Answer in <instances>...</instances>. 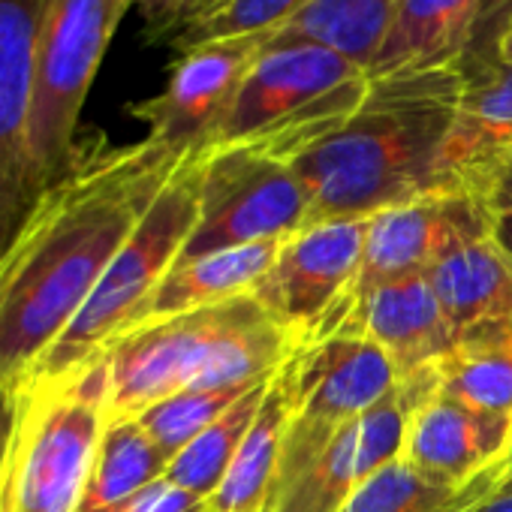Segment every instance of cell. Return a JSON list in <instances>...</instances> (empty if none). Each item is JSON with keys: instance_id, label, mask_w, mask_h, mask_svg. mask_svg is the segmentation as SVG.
Instances as JSON below:
<instances>
[{"instance_id": "1", "label": "cell", "mask_w": 512, "mask_h": 512, "mask_svg": "<svg viewBox=\"0 0 512 512\" xmlns=\"http://www.w3.org/2000/svg\"><path fill=\"white\" fill-rule=\"evenodd\" d=\"M187 154L79 142L0 256V386H25Z\"/></svg>"}, {"instance_id": "2", "label": "cell", "mask_w": 512, "mask_h": 512, "mask_svg": "<svg viewBox=\"0 0 512 512\" xmlns=\"http://www.w3.org/2000/svg\"><path fill=\"white\" fill-rule=\"evenodd\" d=\"M461 94L455 67L371 79L362 106L326 139L290 160L308 193V223L368 220L431 193Z\"/></svg>"}, {"instance_id": "3", "label": "cell", "mask_w": 512, "mask_h": 512, "mask_svg": "<svg viewBox=\"0 0 512 512\" xmlns=\"http://www.w3.org/2000/svg\"><path fill=\"white\" fill-rule=\"evenodd\" d=\"M293 353V335L253 296L145 320L103 356L106 416H139L178 392L263 383Z\"/></svg>"}, {"instance_id": "4", "label": "cell", "mask_w": 512, "mask_h": 512, "mask_svg": "<svg viewBox=\"0 0 512 512\" xmlns=\"http://www.w3.org/2000/svg\"><path fill=\"white\" fill-rule=\"evenodd\" d=\"M371 73L347 55L293 37H272L253 61L214 148L247 145L296 160L335 133L368 97Z\"/></svg>"}, {"instance_id": "5", "label": "cell", "mask_w": 512, "mask_h": 512, "mask_svg": "<svg viewBox=\"0 0 512 512\" xmlns=\"http://www.w3.org/2000/svg\"><path fill=\"white\" fill-rule=\"evenodd\" d=\"M199 169L202 154H187L169 175L133 235L115 253L112 266L100 278L97 290L58 338V344L40 359L28 383L61 380L100 362L109 347L127 335L160 281L172 272L199 217ZM25 383V386H28Z\"/></svg>"}, {"instance_id": "6", "label": "cell", "mask_w": 512, "mask_h": 512, "mask_svg": "<svg viewBox=\"0 0 512 512\" xmlns=\"http://www.w3.org/2000/svg\"><path fill=\"white\" fill-rule=\"evenodd\" d=\"M106 359L61 380L22 386L0 512H76L106 425Z\"/></svg>"}, {"instance_id": "7", "label": "cell", "mask_w": 512, "mask_h": 512, "mask_svg": "<svg viewBox=\"0 0 512 512\" xmlns=\"http://www.w3.org/2000/svg\"><path fill=\"white\" fill-rule=\"evenodd\" d=\"M133 0H46L37 43L28 169L37 196L73 163L79 115Z\"/></svg>"}, {"instance_id": "8", "label": "cell", "mask_w": 512, "mask_h": 512, "mask_svg": "<svg viewBox=\"0 0 512 512\" xmlns=\"http://www.w3.org/2000/svg\"><path fill=\"white\" fill-rule=\"evenodd\" d=\"M302 226H308V193L287 160L247 145L211 148L199 169V217L178 263L281 241Z\"/></svg>"}, {"instance_id": "9", "label": "cell", "mask_w": 512, "mask_h": 512, "mask_svg": "<svg viewBox=\"0 0 512 512\" xmlns=\"http://www.w3.org/2000/svg\"><path fill=\"white\" fill-rule=\"evenodd\" d=\"M287 371L293 413L284 431L269 500L290 485L347 422L380 404L398 383V371L389 356L359 335H332L326 341L296 347L287 359Z\"/></svg>"}, {"instance_id": "10", "label": "cell", "mask_w": 512, "mask_h": 512, "mask_svg": "<svg viewBox=\"0 0 512 512\" xmlns=\"http://www.w3.org/2000/svg\"><path fill=\"white\" fill-rule=\"evenodd\" d=\"M368 220H320L290 235L250 296L308 347L338 332L359 275Z\"/></svg>"}, {"instance_id": "11", "label": "cell", "mask_w": 512, "mask_h": 512, "mask_svg": "<svg viewBox=\"0 0 512 512\" xmlns=\"http://www.w3.org/2000/svg\"><path fill=\"white\" fill-rule=\"evenodd\" d=\"M269 40L272 34L226 37L178 52L166 88L130 106V115L148 127L145 139L172 154L211 151L232 115L253 61Z\"/></svg>"}, {"instance_id": "12", "label": "cell", "mask_w": 512, "mask_h": 512, "mask_svg": "<svg viewBox=\"0 0 512 512\" xmlns=\"http://www.w3.org/2000/svg\"><path fill=\"white\" fill-rule=\"evenodd\" d=\"M434 389H440L437 365L398 377L395 389L368 413L347 422L263 512H341L371 473L401 455L407 419Z\"/></svg>"}, {"instance_id": "13", "label": "cell", "mask_w": 512, "mask_h": 512, "mask_svg": "<svg viewBox=\"0 0 512 512\" xmlns=\"http://www.w3.org/2000/svg\"><path fill=\"white\" fill-rule=\"evenodd\" d=\"M488 232L491 208L476 193H431L377 211L374 217H368L362 263L344 317L350 314L353 302L374 287L428 275L434 263H440L452 247Z\"/></svg>"}, {"instance_id": "14", "label": "cell", "mask_w": 512, "mask_h": 512, "mask_svg": "<svg viewBox=\"0 0 512 512\" xmlns=\"http://www.w3.org/2000/svg\"><path fill=\"white\" fill-rule=\"evenodd\" d=\"M458 112L443 145L440 181L449 193L485 190L512 157V64L500 58L461 61Z\"/></svg>"}, {"instance_id": "15", "label": "cell", "mask_w": 512, "mask_h": 512, "mask_svg": "<svg viewBox=\"0 0 512 512\" xmlns=\"http://www.w3.org/2000/svg\"><path fill=\"white\" fill-rule=\"evenodd\" d=\"M512 416L476 410L443 389H434L407 419L401 458L428 476L467 482L506 461Z\"/></svg>"}, {"instance_id": "16", "label": "cell", "mask_w": 512, "mask_h": 512, "mask_svg": "<svg viewBox=\"0 0 512 512\" xmlns=\"http://www.w3.org/2000/svg\"><path fill=\"white\" fill-rule=\"evenodd\" d=\"M335 335H359L377 344L398 377L437 365L455 344V329L428 275L374 287L353 302Z\"/></svg>"}, {"instance_id": "17", "label": "cell", "mask_w": 512, "mask_h": 512, "mask_svg": "<svg viewBox=\"0 0 512 512\" xmlns=\"http://www.w3.org/2000/svg\"><path fill=\"white\" fill-rule=\"evenodd\" d=\"M46 0H0V190L25 208L40 199L28 169L37 43Z\"/></svg>"}, {"instance_id": "18", "label": "cell", "mask_w": 512, "mask_h": 512, "mask_svg": "<svg viewBox=\"0 0 512 512\" xmlns=\"http://www.w3.org/2000/svg\"><path fill=\"white\" fill-rule=\"evenodd\" d=\"M284 241L287 238L232 247V250L199 256V260L175 263L172 272L160 281V287L148 299V305L142 308L136 326L145 320L175 317V314H187V311H199V308L250 296L256 281H260L275 263Z\"/></svg>"}, {"instance_id": "19", "label": "cell", "mask_w": 512, "mask_h": 512, "mask_svg": "<svg viewBox=\"0 0 512 512\" xmlns=\"http://www.w3.org/2000/svg\"><path fill=\"white\" fill-rule=\"evenodd\" d=\"M476 10L479 0H404L371 61V79L455 67L467 49Z\"/></svg>"}, {"instance_id": "20", "label": "cell", "mask_w": 512, "mask_h": 512, "mask_svg": "<svg viewBox=\"0 0 512 512\" xmlns=\"http://www.w3.org/2000/svg\"><path fill=\"white\" fill-rule=\"evenodd\" d=\"M428 281L455 329L512 320V256L503 253L491 232L452 247L428 272Z\"/></svg>"}, {"instance_id": "21", "label": "cell", "mask_w": 512, "mask_h": 512, "mask_svg": "<svg viewBox=\"0 0 512 512\" xmlns=\"http://www.w3.org/2000/svg\"><path fill=\"white\" fill-rule=\"evenodd\" d=\"M293 395H290V371L287 362L269 383L263 407L256 413L235 461L229 464L220 488L208 497L211 512H263L278 476V458L284 431L290 425Z\"/></svg>"}, {"instance_id": "22", "label": "cell", "mask_w": 512, "mask_h": 512, "mask_svg": "<svg viewBox=\"0 0 512 512\" xmlns=\"http://www.w3.org/2000/svg\"><path fill=\"white\" fill-rule=\"evenodd\" d=\"M509 473V461H500L467 482H446L422 473L407 458L386 461L371 473L341 506V512H467L485 500Z\"/></svg>"}, {"instance_id": "23", "label": "cell", "mask_w": 512, "mask_h": 512, "mask_svg": "<svg viewBox=\"0 0 512 512\" xmlns=\"http://www.w3.org/2000/svg\"><path fill=\"white\" fill-rule=\"evenodd\" d=\"M440 389L476 410L512 416V320H485L458 332L437 362Z\"/></svg>"}, {"instance_id": "24", "label": "cell", "mask_w": 512, "mask_h": 512, "mask_svg": "<svg viewBox=\"0 0 512 512\" xmlns=\"http://www.w3.org/2000/svg\"><path fill=\"white\" fill-rule=\"evenodd\" d=\"M166 467L169 458L136 416H106L76 512H112L145 485L163 479Z\"/></svg>"}, {"instance_id": "25", "label": "cell", "mask_w": 512, "mask_h": 512, "mask_svg": "<svg viewBox=\"0 0 512 512\" xmlns=\"http://www.w3.org/2000/svg\"><path fill=\"white\" fill-rule=\"evenodd\" d=\"M404 0H311L275 37L329 46L371 73Z\"/></svg>"}, {"instance_id": "26", "label": "cell", "mask_w": 512, "mask_h": 512, "mask_svg": "<svg viewBox=\"0 0 512 512\" xmlns=\"http://www.w3.org/2000/svg\"><path fill=\"white\" fill-rule=\"evenodd\" d=\"M269 383L272 380L253 386L250 392H244L220 419H214L196 440H190L169 461L163 479H169L172 485H178V488L208 500L220 488L229 464L235 461V455H238V449H241V443H244L256 413H260V407H263Z\"/></svg>"}, {"instance_id": "27", "label": "cell", "mask_w": 512, "mask_h": 512, "mask_svg": "<svg viewBox=\"0 0 512 512\" xmlns=\"http://www.w3.org/2000/svg\"><path fill=\"white\" fill-rule=\"evenodd\" d=\"M253 386H260V383H253ZM253 386H226V389H208V392H178L172 398H163V401L151 404L136 419L142 422L148 437L157 443V449L172 461L190 440H196L214 419H220Z\"/></svg>"}, {"instance_id": "28", "label": "cell", "mask_w": 512, "mask_h": 512, "mask_svg": "<svg viewBox=\"0 0 512 512\" xmlns=\"http://www.w3.org/2000/svg\"><path fill=\"white\" fill-rule=\"evenodd\" d=\"M311 0H214L202 10L175 40L178 52L226 40V37H253V34H278L293 16H299Z\"/></svg>"}, {"instance_id": "29", "label": "cell", "mask_w": 512, "mask_h": 512, "mask_svg": "<svg viewBox=\"0 0 512 512\" xmlns=\"http://www.w3.org/2000/svg\"><path fill=\"white\" fill-rule=\"evenodd\" d=\"M148 43H172L202 10L205 0H133Z\"/></svg>"}, {"instance_id": "30", "label": "cell", "mask_w": 512, "mask_h": 512, "mask_svg": "<svg viewBox=\"0 0 512 512\" xmlns=\"http://www.w3.org/2000/svg\"><path fill=\"white\" fill-rule=\"evenodd\" d=\"M512 25V0H479V10L470 28L467 49L461 61H488L497 58V46ZM458 61V64H461Z\"/></svg>"}, {"instance_id": "31", "label": "cell", "mask_w": 512, "mask_h": 512, "mask_svg": "<svg viewBox=\"0 0 512 512\" xmlns=\"http://www.w3.org/2000/svg\"><path fill=\"white\" fill-rule=\"evenodd\" d=\"M112 512H211V506L208 500L172 485L169 479H157L121 506H115Z\"/></svg>"}, {"instance_id": "32", "label": "cell", "mask_w": 512, "mask_h": 512, "mask_svg": "<svg viewBox=\"0 0 512 512\" xmlns=\"http://www.w3.org/2000/svg\"><path fill=\"white\" fill-rule=\"evenodd\" d=\"M19 404H22V386H0V470H4L7 452H10V440L16 431V419H19Z\"/></svg>"}, {"instance_id": "33", "label": "cell", "mask_w": 512, "mask_h": 512, "mask_svg": "<svg viewBox=\"0 0 512 512\" xmlns=\"http://www.w3.org/2000/svg\"><path fill=\"white\" fill-rule=\"evenodd\" d=\"M28 214H31V208L16 202L7 190H0V256L7 253V247L19 235V229L28 220Z\"/></svg>"}, {"instance_id": "34", "label": "cell", "mask_w": 512, "mask_h": 512, "mask_svg": "<svg viewBox=\"0 0 512 512\" xmlns=\"http://www.w3.org/2000/svg\"><path fill=\"white\" fill-rule=\"evenodd\" d=\"M485 202L491 211H512V157L497 169L485 190Z\"/></svg>"}, {"instance_id": "35", "label": "cell", "mask_w": 512, "mask_h": 512, "mask_svg": "<svg viewBox=\"0 0 512 512\" xmlns=\"http://www.w3.org/2000/svg\"><path fill=\"white\" fill-rule=\"evenodd\" d=\"M467 512H512V476L506 473V479L476 506H470Z\"/></svg>"}, {"instance_id": "36", "label": "cell", "mask_w": 512, "mask_h": 512, "mask_svg": "<svg viewBox=\"0 0 512 512\" xmlns=\"http://www.w3.org/2000/svg\"><path fill=\"white\" fill-rule=\"evenodd\" d=\"M491 238L503 253L512 256V211H491Z\"/></svg>"}, {"instance_id": "37", "label": "cell", "mask_w": 512, "mask_h": 512, "mask_svg": "<svg viewBox=\"0 0 512 512\" xmlns=\"http://www.w3.org/2000/svg\"><path fill=\"white\" fill-rule=\"evenodd\" d=\"M497 58L512 64V25H509V31L503 34V40H500V46H497Z\"/></svg>"}, {"instance_id": "38", "label": "cell", "mask_w": 512, "mask_h": 512, "mask_svg": "<svg viewBox=\"0 0 512 512\" xmlns=\"http://www.w3.org/2000/svg\"><path fill=\"white\" fill-rule=\"evenodd\" d=\"M506 461H509V476H512V443H509V455H506Z\"/></svg>"}, {"instance_id": "39", "label": "cell", "mask_w": 512, "mask_h": 512, "mask_svg": "<svg viewBox=\"0 0 512 512\" xmlns=\"http://www.w3.org/2000/svg\"><path fill=\"white\" fill-rule=\"evenodd\" d=\"M211 4H214V0H205V10H208V7H211Z\"/></svg>"}]
</instances>
